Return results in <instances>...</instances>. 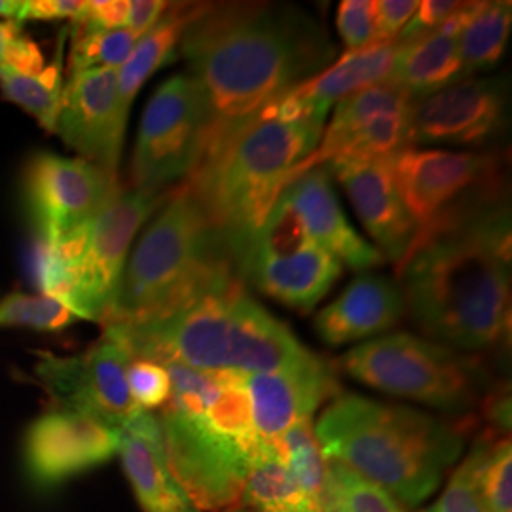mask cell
Listing matches in <instances>:
<instances>
[{
  "label": "cell",
  "mask_w": 512,
  "mask_h": 512,
  "mask_svg": "<svg viewBox=\"0 0 512 512\" xmlns=\"http://www.w3.org/2000/svg\"><path fill=\"white\" fill-rule=\"evenodd\" d=\"M179 50L211 110L207 147L338 57L321 21L287 2L198 4Z\"/></svg>",
  "instance_id": "cell-1"
},
{
  "label": "cell",
  "mask_w": 512,
  "mask_h": 512,
  "mask_svg": "<svg viewBox=\"0 0 512 512\" xmlns=\"http://www.w3.org/2000/svg\"><path fill=\"white\" fill-rule=\"evenodd\" d=\"M406 311L431 342L492 351L511 336V207L433 239L401 270Z\"/></svg>",
  "instance_id": "cell-2"
},
{
  "label": "cell",
  "mask_w": 512,
  "mask_h": 512,
  "mask_svg": "<svg viewBox=\"0 0 512 512\" xmlns=\"http://www.w3.org/2000/svg\"><path fill=\"white\" fill-rule=\"evenodd\" d=\"M162 366L171 397L160 408L158 423L171 473L198 511L238 509L251 459L262 444L245 376Z\"/></svg>",
  "instance_id": "cell-3"
},
{
  "label": "cell",
  "mask_w": 512,
  "mask_h": 512,
  "mask_svg": "<svg viewBox=\"0 0 512 512\" xmlns=\"http://www.w3.org/2000/svg\"><path fill=\"white\" fill-rule=\"evenodd\" d=\"M313 431L325 459L416 507L439 488L471 429L465 421L349 393L323 410Z\"/></svg>",
  "instance_id": "cell-4"
},
{
  "label": "cell",
  "mask_w": 512,
  "mask_h": 512,
  "mask_svg": "<svg viewBox=\"0 0 512 512\" xmlns=\"http://www.w3.org/2000/svg\"><path fill=\"white\" fill-rule=\"evenodd\" d=\"M241 281L230 243L190 186L173 190L126 262L103 327L160 321Z\"/></svg>",
  "instance_id": "cell-5"
},
{
  "label": "cell",
  "mask_w": 512,
  "mask_h": 512,
  "mask_svg": "<svg viewBox=\"0 0 512 512\" xmlns=\"http://www.w3.org/2000/svg\"><path fill=\"white\" fill-rule=\"evenodd\" d=\"M131 359L177 363L200 372L260 374L306 359L311 351L264 310L238 281L145 325L105 327Z\"/></svg>",
  "instance_id": "cell-6"
},
{
  "label": "cell",
  "mask_w": 512,
  "mask_h": 512,
  "mask_svg": "<svg viewBox=\"0 0 512 512\" xmlns=\"http://www.w3.org/2000/svg\"><path fill=\"white\" fill-rule=\"evenodd\" d=\"M323 129L283 114L272 101L207 147L184 184L219 224L234 260L268 219L294 169L317 148Z\"/></svg>",
  "instance_id": "cell-7"
},
{
  "label": "cell",
  "mask_w": 512,
  "mask_h": 512,
  "mask_svg": "<svg viewBox=\"0 0 512 512\" xmlns=\"http://www.w3.org/2000/svg\"><path fill=\"white\" fill-rule=\"evenodd\" d=\"M507 164L501 150L406 148L397 154L391 160L393 179L416 224L408 258L433 239L461 232L511 207Z\"/></svg>",
  "instance_id": "cell-8"
},
{
  "label": "cell",
  "mask_w": 512,
  "mask_h": 512,
  "mask_svg": "<svg viewBox=\"0 0 512 512\" xmlns=\"http://www.w3.org/2000/svg\"><path fill=\"white\" fill-rule=\"evenodd\" d=\"M340 366L363 385L444 412L480 406L492 387L482 361L410 332L368 340L348 351Z\"/></svg>",
  "instance_id": "cell-9"
},
{
  "label": "cell",
  "mask_w": 512,
  "mask_h": 512,
  "mask_svg": "<svg viewBox=\"0 0 512 512\" xmlns=\"http://www.w3.org/2000/svg\"><path fill=\"white\" fill-rule=\"evenodd\" d=\"M211 133V110L200 84L173 74L154 92L143 112L131 160V184L165 190L188 179L202 162Z\"/></svg>",
  "instance_id": "cell-10"
},
{
  "label": "cell",
  "mask_w": 512,
  "mask_h": 512,
  "mask_svg": "<svg viewBox=\"0 0 512 512\" xmlns=\"http://www.w3.org/2000/svg\"><path fill=\"white\" fill-rule=\"evenodd\" d=\"M169 196L167 190H124L120 186L95 215L73 274L69 308L78 319L107 323L126 270L131 241Z\"/></svg>",
  "instance_id": "cell-11"
},
{
  "label": "cell",
  "mask_w": 512,
  "mask_h": 512,
  "mask_svg": "<svg viewBox=\"0 0 512 512\" xmlns=\"http://www.w3.org/2000/svg\"><path fill=\"white\" fill-rule=\"evenodd\" d=\"M412 109L414 99L393 82L351 93L336 103L319 145L294 169L291 181L332 162L393 160L410 148Z\"/></svg>",
  "instance_id": "cell-12"
},
{
  "label": "cell",
  "mask_w": 512,
  "mask_h": 512,
  "mask_svg": "<svg viewBox=\"0 0 512 512\" xmlns=\"http://www.w3.org/2000/svg\"><path fill=\"white\" fill-rule=\"evenodd\" d=\"M131 355L109 334L82 355L38 353L40 384L61 410H71L122 429L141 408L129 393Z\"/></svg>",
  "instance_id": "cell-13"
},
{
  "label": "cell",
  "mask_w": 512,
  "mask_h": 512,
  "mask_svg": "<svg viewBox=\"0 0 512 512\" xmlns=\"http://www.w3.org/2000/svg\"><path fill=\"white\" fill-rule=\"evenodd\" d=\"M509 129V78L475 76L414 103L410 148H484Z\"/></svg>",
  "instance_id": "cell-14"
},
{
  "label": "cell",
  "mask_w": 512,
  "mask_h": 512,
  "mask_svg": "<svg viewBox=\"0 0 512 512\" xmlns=\"http://www.w3.org/2000/svg\"><path fill=\"white\" fill-rule=\"evenodd\" d=\"M118 190V177L99 165L50 152L37 154L25 175L27 207L44 243L95 219Z\"/></svg>",
  "instance_id": "cell-15"
},
{
  "label": "cell",
  "mask_w": 512,
  "mask_h": 512,
  "mask_svg": "<svg viewBox=\"0 0 512 512\" xmlns=\"http://www.w3.org/2000/svg\"><path fill=\"white\" fill-rule=\"evenodd\" d=\"M128 112L118 92V71L97 69L69 76L55 131L82 160L118 177Z\"/></svg>",
  "instance_id": "cell-16"
},
{
  "label": "cell",
  "mask_w": 512,
  "mask_h": 512,
  "mask_svg": "<svg viewBox=\"0 0 512 512\" xmlns=\"http://www.w3.org/2000/svg\"><path fill=\"white\" fill-rule=\"evenodd\" d=\"M120 429L71 410H52L31 423L23 459L38 486H55L118 454Z\"/></svg>",
  "instance_id": "cell-17"
},
{
  "label": "cell",
  "mask_w": 512,
  "mask_h": 512,
  "mask_svg": "<svg viewBox=\"0 0 512 512\" xmlns=\"http://www.w3.org/2000/svg\"><path fill=\"white\" fill-rule=\"evenodd\" d=\"M245 387L256 435L264 442H275L296 423L311 420L321 404L340 393L334 370L315 353L279 370L249 374Z\"/></svg>",
  "instance_id": "cell-18"
},
{
  "label": "cell",
  "mask_w": 512,
  "mask_h": 512,
  "mask_svg": "<svg viewBox=\"0 0 512 512\" xmlns=\"http://www.w3.org/2000/svg\"><path fill=\"white\" fill-rule=\"evenodd\" d=\"M325 167L344 186L374 247L399 270L412 251L416 224L399 196L391 160L332 162Z\"/></svg>",
  "instance_id": "cell-19"
},
{
  "label": "cell",
  "mask_w": 512,
  "mask_h": 512,
  "mask_svg": "<svg viewBox=\"0 0 512 512\" xmlns=\"http://www.w3.org/2000/svg\"><path fill=\"white\" fill-rule=\"evenodd\" d=\"M283 192L293 203L311 241L342 266L346 264L355 272H365L384 262V255L349 224L325 165L308 169Z\"/></svg>",
  "instance_id": "cell-20"
},
{
  "label": "cell",
  "mask_w": 512,
  "mask_h": 512,
  "mask_svg": "<svg viewBox=\"0 0 512 512\" xmlns=\"http://www.w3.org/2000/svg\"><path fill=\"white\" fill-rule=\"evenodd\" d=\"M124 471L143 512H200L171 473L158 418L139 410L120 429Z\"/></svg>",
  "instance_id": "cell-21"
},
{
  "label": "cell",
  "mask_w": 512,
  "mask_h": 512,
  "mask_svg": "<svg viewBox=\"0 0 512 512\" xmlns=\"http://www.w3.org/2000/svg\"><path fill=\"white\" fill-rule=\"evenodd\" d=\"M406 313L401 285L385 275H361L317 313L313 327L329 346L361 342L393 329Z\"/></svg>",
  "instance_id": "cell-22"
},
{
  "label": "cell",
  "mask_w": 512,
  "mask_h": 512,
  "mask_svg": "<svg viewBox=\"0 0 512 512\" xmlns=\"http://www.w3.org/2000/svg\"><path fill=\"white\" fill-rule=\"evenodd\" d=\"M238 274L243 283L249 281L287 308L310 313L342 275V264L310 243L291 255L249 256L239 264Z\"/></svg>",
  "instance_id": "cell-23"
},
{
  "label": "cell",
  "mask_w": 512,
  "mask_h": 512,
  "mask_svg": "<svg viewBox=\"0 0 512 512\" xmlns=\"http://www.w3.org/2000/svg\"><path fill=\"white\" fill-rule=\"evenodd\" d=\"M399 52L401 46L397 42L346 52L323 73L285 93V99L302 114L325 122L329 110L351 93L391 82Z\"/></svg>",
  "instance_id": "cell-24"
},
{
  "label": "cell",
  "mask_w": 512,
  "mask_h": 512,
  "mask_svg": "<svg viewBox=\"0 0 512 512\" xmlns=\"http://www.w3.org/2000/svg\"><path fill=\"white\" fill-rule=\"evenodd\" d=\"M459 80H463V65L458 37L446 35L440 29L408 46H401L391 76V82L401 86L414 103Z\"/></svg>",
  "instance_id": "cell-25"
},
{
  "label": "cell",
  "mask_w": 512,
  "mask_h": 512,
  "mask_svg": "<svg viewBox=\"0 0 512 512\" xmlns=\"http://www.w3.org/2000/svg\"><path fill=\"white\" fill-rule=\"evenodd\" d=\"M196 10L198 4H173L133 46L128 61L118 69L120 101L128 114L135 95L145 86L148 78L173 59Z\"/></svg>",
  "instance_id": "cell-26"
},
{
  "label": "cell",
  "mask_w": 512,
  "mask_h": 512,
  "mask_svg": "<svg viewBox=\"0 0 512 512\" xmlns=\"http://www.w3.org/2000/svg\"><path fill=\"white\" fill-rule=\"evenodd\" d=\"M238 509L264 512H321L300 490L275 442L258 446L243 482Z\"/></svg>",
  "instance_id": "cell-27"
},
{
  "label": "cell",
  "mask_w": 512,
  "mask_h": 512,
  "mask_svg": "<svg viewBox=\"0 0 512 512\" xmlns=\"http://www.w3.org/2000/svg\"><path fill=\"white\" fill-rule=\"evenodd\" d=\"M69 37V27L57 37L54 59L44 67V71L35 76L19 74L4 65H0V90L21 109L27 110L37 118L38 124L48 131H55L57 114L63 95V54L65 42Z\"/></svg>",
  "instance_id": "cell-28"
},
{
  "label": "cell",
  "mask_w": 512,
  "mask_h": 512,
  "mask_svg": "<svg viewBox=\"0 0 512 512\" xmlns=\"http://www.w3.org/2000/svg\"><path fill=\"white\" fill-rule=\"evenodd\" d=\"M512 4L505 0L484 2L458 35L463 78L494 69L505 54L511 37Z\"/></svg>",
  "instance_id": "cell-29"
},
{
  "label": "cell",
  "mask_w": 512,
  "mask_h": 512,
  "mask_svg": "<svg viewBox=\"0 0 512 512\" xmlns=\"http://www.w3.org/2000/svg\"><path fill=\"white\" fill-rule=\"evenodd\" d=\"M279 456L287 465L300 490L321 509L325 484V456L317 442L311 420L300 421L275 440Z\"/></svg>",
  "instance_id": "cell-30"
},
{
  "label": "cell",
  "mask_w": 512,
  "mask_h": 512,
  "mask_svg": "<svg viewBox=\"0 0 512 512\" xmlns=\"http://www.w3.org/2000/svg\"><path fill=\"white\" fill-rule=\"evenodd\" d=\"M73 29V48L69 55L71 74L97 71V69H120L137 44L139 37L129 29H92L84 25H69Z\"/></svg>",
  "instance_id": "cell-31"
},
{
  "label": "cell",
  "mask_w": 512,
  "mask_h": 512,
  "mask_svg": "<svg viewBox=\"0 0 512 512\" xmlns=\"http://www.w3.org/2000/svg\"><path fill=\"white\" fill-rule=\"evenodd\" d=\"M476 484L488 512H512L511 439L490 433L476 440Z\"/></svg>",
  "instance_id": "cell-32"
},
{
  "label": "cell",
  "mask_w": 512,
  "mask_h": 512,
  "mask_svg": "<svg viewBox=\"0 0 512 512\" xmlns=\"http://www.w3.org/2000/svg\"><path fill=\"white\" fill-rule=\"evenodd\" d=\"M325 484L323 492L330 495L344 512H403L399 503L355 471L325 459ZM321 492V494H323Z\"/></svg>",
  "instance_id": "cell-33"
},
{
  "label": "cell",
  "mask_w": 512,
  "mask_h": 512,
  "mask_svg": "<svg viewBox=\"0 0 512 512\" xmlns=\"http://www.w3.org/2000/svg\"><path fill=\"white\" fill-rule=\"evenodd\" d=\"M76 319L63 302L46 294L14 293L0 298V327L59 332Z\"/></svg>",
  "instance_id": "cell-34"
},
{
  "label": "cell",
  "mask_w": 512,
  "mask_h": 512,
  "mask_svg": "<svg viewBox=\"0 0 512 512\" xmlns=\"http://www.w3.org/2000/svg\"><path fill=\"white\" fill-rule=\"evenodd\" d=\"M476 467H478V448L475 444L471 454L448 480L439 501L423 512H488L478 492Z\"/></svg>",
  "instance_id": "cell-35"
},
{
  "label": "cell",
  "mask_w": 512,
  "mask_h": 512,
  "mask_svg": "<svg viewBox=\"0 0 512 512\" xmlns=\"http://www.w3.org/2000/svg\"><path fill=\"white\" fill-rule=\"evenodd\" d=\"M129 393L141 410L162 408L171 397V380L165 366L147 359H131L128 365Z\"/></svg>",
  "instance_id": "cell-36"
},
{
  "label": "cell",
  "mask_w": 512,
  "mask_h": 512,
  "mask_svg": "<svg viewBox=\"0 0 512 512\" xmlns=\"http://www.w3.org/2000/svg\"><path fill=\"white\" fill-rule=\"evenodd\" d=\"M374 0H344L338 6L336 27L348 52H357L374 42Z\"/></svg>",
  "instance_id": "cell-37"
},
{
  "label": "cell",
  "mask_w": 512,
  "mask_h": 512,
  "mask_svg": "<svg viewBox=\"0 0 512 512\" xmlns=\"http://www.w3.org/2000/svg\"><path fill=\"white\" fill-rule=\"evenodd\" d=\"M459 8L456 0H425L420 2L416 14L406 23L403 33L395 40L399 46H408L416 40L435 33L440 25Z\"/></svg>",
  "instance_id": "cell-38"
},
{
  "label": "cell",
  "mask_w": 512,
  "mask_h": 512,
  "mask_svg": "<svg viewBox=\"0 0 512 512\" xmlns=\"http://www.w3.org/2000/svg\"><path fill=\"white\" fill-rule=\"evenodd\" d=\"M418 0H380L374 4V44H391L403 33L406 23L416 14Z\"/></svg>",
  "instance_id": "cell-39"
},
{
  "label": "cell",
  "mask_w": 512,
  "mask_h": 512,
  "mask_svg": "<svg viewBox=\"0 0 512 512\" xmlns=\"http://www.w3.org/2000/svg\"><path fill=\"white\" fill-rule=\"evenodd\" d=\"M482 416L490 425V435L511 439V387L509 384L492 385L480 403Z\"/></svg>",
  "instance_id": "cell-40"
},
{
  "label": "cell",
  "mask_w": 512,
  "mask_h": 512,
  "mask_svg": "<svg viewBox=\"0 0 512 512\" xmlns=\"http://www.w3.org/2000/svg\"><path fill=\"white\" fill-rule=\"evenodd\" d=\"M128 19V0H90L84 6L80 18L73 21L76 25L92 29H122Z\"/></svg>",
  "instance_id": "cell-41"
},
{
  "label": "cell",
  "mask_w": 512,
  "mask_h": 512,
  "mask_svg": "<svg viewBox=\"0 0 512 512\" xmlns=\"http://www.w3.org/2000/svg\"><path fill=\"white\" fill-rule=\"evenodd\" d=\"M86 2L80 0H27L21 4L18 23L25 21H57L71 19V23L80 18Z\"/></svg>",
  "instance_id": "cell-42"
},
{
  "label": "cell",
  "mask_w": 512,
  "mask_h": 512,
  "mask_svg": "<svg viewBox=\"0 0 512 512\" xmlns=\"http://www.w3.org/2000/svg\"><path fill=\"white\" fill-rule=\"evenodd\" d=\"M0 65H4V67H8V69H12V71L19 74L35 76V74L44 71L46 61H44V55L40 52V48L31 38L19 35V37L8 42Z\"/></svg>",
  "instance_id": "cell-43"
},
{
  "label": "cell",
  "mask_w": 512,
  "mask_h": 512,
  "mask_svg": "<svg viewBox=\"0 0 512 512\" xmlns=\"http://www.w3.org/2000/svg\"><path fill=\"white\" fill-rule=\"evenodd\" d=\"M167 8L169 2L164 0H128L126 29L139 38L143 37L164 16Z\"/></svg>",
  "instance_id": "cell-44"
},
{
  "label": "cell",
  "mask_w": 512,
  "mask_h": 512,
  "mask_svg": "<svg viewBox=\"0 0 512 512\" xmlns=\"http://www.w3.org/2000/svg\"><path fill=\"white\" fill-rule=\"evenodd\" d=\"M19 31H21V23H18L16 19L0 21V63H2V55H4L8 42L19 37Z\"/></svg>",
  "instance_id": "cell-45"
},
{
  "label": "cell",
  "mask_w": 512,
  "mask_h": 512,
  "mask_svg": "<svg viewBox=\"0 0 512 512\" xmlns=\"http://www.w3.org/2000/svg\"><path fill=\"white\" fill-rule=\"evenodd\" d=\"M21 4L23 2H16V0H0V18L16 19L18 21Z\"/></svg>",
  "instance_id": "cell-46"
},
{
  "label": "cell",
  "mask_w": 512,
  "mask_h": 512,
  "mask_svg": "<svg viewBox=\"0 0 512 512\" xmlns=\"http://www.w3.org/2000/svg\"><path fill=\"white\" fill-rule=\"evenodd\" d=\"M319 505H321V512H344L338 507V503L330 495L325 494V492L321 494V503Z\"/></svg>",
  "instance_id": "cell-47"
},
{
  "label": "cell",
  "mask_w": 512,
  "mask_h": 512,
  "mask_svg": "<svg viewBox=\"0 0 512 512\" xmlns=\"http://www.w3.org/2000/svg\"><path fill=\"white\" fill-rule=\"evenodd\" d=\"M228 512H264V511H249V509H234V511Z\"/></svg>",
  "instance_id": "cell-48"
}]
</instances>
